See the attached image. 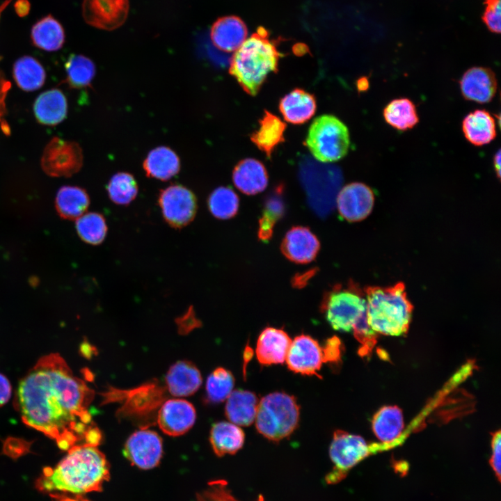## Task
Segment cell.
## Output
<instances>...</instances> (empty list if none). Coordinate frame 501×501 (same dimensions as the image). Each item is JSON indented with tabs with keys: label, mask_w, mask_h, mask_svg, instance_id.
I'll use <instances>...</instances> for the list:
<instances>
[{
	"label": "cell",
	"mask_w": 501,
	"mask_h": 501,
	"mask_svg": "<svg viewBox=\"0 0 501 501\" xmlns=\"http://www.w3.org/2000/svg\"><path fill=\"white\" fill-rule=\"evenodd\" d=\"M163 445L161 437L154 431L141 429L127 439L123 454L131 463L148 470L158 466L162 456Z\"/></svg>",
	"instance_id": "11"
},
{
	"label": "cell",
	"mask_w": 501,
	"mask_h": 501,
	"mask_svg": "<svg viewBox=\"0 0 501 501\" xmlns=\"http://www.w3.org/2000/svg\"><path fill=\"white\" fill-rule=\"evenodd\" d=\"M305 144L313 157L321 162H333L343 158L350 145L347 126L337 117L325 114L311 124Z\"/></svg>",
	"instance_id": "7"
},
{
	"label": "cell",
	"mask_w": 501,
	"mask_h": 501,
	"mask_svg": "<svg viewBox=\"0 0 501 501\" xmlns=\"http://www.w3.org/2000/svg\"><path fill=\"white\" fill-rule=\"evenodd\" d=\"M316 100L313 95L303 89L296 88L280 101L279 109L283 118L294 125L309 120L316 111Z\"/></svg>",
	"instance_id": "24"
},
{
	"label": "cell",
	"mask_w": 501,
	"mask_h": 501,
	"mask_svg": "<svg viewBox=\"0 0 501 501\" xmlns=\"http://www.w3.org/2000/svg\"><path fill=\"white\" fill-rule=\"evenodd\" d=\"M69 84L75 88L88 86L95 74L93 62L83 55L72 54L65 64Z\"/></svg>",
	"instance_id": "36"
},
{
	"label": "cell",
	"mask_w": 501,
	"mask_h": 501,
	"mask_svg": "<svg viewBox=\"0 0 501 501\" xmlns=\"http://www.w3.org/2000/svg\"><path fill=\"white\" fill-rule=\"evenodd\" d=\"M312 167L301 172L302 183L312 210L325 217L335 205L342 180L341 173L333 166L314 164Z\"/></svg>",
	"instance_id": "8"
},
{
	"label": "cell",
	"mask_w": 501,
	"mask_h": 501,
	"mask_svg": "<svg viewBox=\"0 0 501 501\" xmlns=\"http://www.w3.org/2000/svg\"><path fill=\"white\" fill-rule=\"evenodd\" d=\"M234 378L232 372L223 367L215 369L206 383V400L220 403L228 399L233 391Z\"/></svg>",
	"instance_id": "38"
},
{
	"label": "cell",
	"mask_w": 501,
	"mask_h": 501,
	"mask_svg": "<svg viewBox=\"0 0 501 501\" xmlns=\"http://www.w3.org/2000/svg\"><path fill=\"white\" fill-rule=\"evenodd\" d=\"M374 202L372 190L366 184L353 182L337 193L335 205L341 217L349 222L360 221L372 212Z\"/></svg>",
	"instance_id": "14"
},
{
	"label": "cell",
	"mask_w": 501,
	"mask_h": 501,
	"mask_svg": "<svg viewBox=\"0 0 501 501\" xmlns=\"http://www.w3.org/2000/svg\"><path fill=\"white\" fill-rule=\"evenodd\" d=\"M248 30L244 22L238 17L226 16L218 19L210 31L211 40L218 49L235 51L246 40Z\"/></svg>",
	"instance_id": "21"
},
{
	"label": "cell",
	"mask_w": 501,
	"mask_h": 501,
	"mask_svg": "<svg viewBox=\"0 0 501 501\" xmlns=\"http://www.w3.org/2000/svg\"><path fill=\"white\" fill-rule=\"evenodd\" d=\"M129 0H84L83 17L89 25L106 31L121 26L127 19Z\"/></svg>",
	"instance_id": "12"
},
{
	"label": "cell",
	"mask_w": 501,
	"mask_h": 501,
	"mask_svg": "<svg viewBox=\"0 0 501 501\" xmlns=\"http://www.w3.org/2000/svg\"><path fill=\"white\" fill-rule=\"evenodd\" d=\"M12 0H5L1 5H0V18L1 16V14L3 11L6 9V8L9 5ZM1 59V57H0Z\"/></svg>",
	"instance_id": "48"
},
{
	"label": "cell",
	"mask_w": 501,
	"mask_h": 501,
	"mask_svg": "<svg viewBox=\"0 0 501 501\" xmlns=\"http://www.w3.org/2000/svg\"><path fill=\"white\" fill-rule=\"evenodd\" d=\"M500 150H498L493 157V167L498 178L500 177Z\"/></svg>",
	"instance_id": "47"
},
{
	"label": "cell",
	"mask_w": 501,
	"mask_h": 501,
	"mask_svg": "<svg viewBox=\"0 0 501 501\" xmlns=\"http://www.w3.org/2000/svg\"><path fill=\"white\" fill-rule=\"evenodd\" d=\"M341 343L335 336L327 340L323 348L325 363H337L340 358Z\"/></svg>",
	"instance_id": "44"
},
{
	"label": "cell",
	"mask_w": 501,
	"mask_h": 501,
	"mask_svg": "<svg viewBox=\"0 0 501 501\" xmlns=\"http://www.w3.org/2000/svg\"><path fill=\"white\" fill-rule=\"evenodd\" d=\"M383 115L389 125L399 131L412 129L419 122L415 104L406 97L390 102L384 108Z\"/></svg>",
	"instance_id": "33"
},
{
	"label": "cell",
	"mask_w": 501,
	"mask_h": 501,
	"mask_svg": "<svg viewBox=\"0 0 501 501\" xmlns=\"http://www.w3.org/2000/svg\"><path fill=\"white\" fill-rule=\"evenodd\" d=\"M196 413L193 406L182 399L165 401L157 414V423L161 431L172 436L187 432L194 424Z\"/></svg>",
	"instance_id": "16"
},
{
	"label": "cell",
	"mask_w": 501,
	"mask_h": 501,
	"mask_svg": "<svg viewBox=\"0 0 501 501\" xmlns=\"http://www.w3.org/2000/svg\"><path fill=\"white\" fill-rule=\"evenodd\" d=\"M372 429L385 451L401 445L406 438L402 413L397 406L381 408L373 417Z\"/></svg>",
	"instance_id": "19"
},
{
	"label": "cell",
	"mask_w": 501,
	"mask_h": 501,
	"mask_svg": "<svg viewBox=\"0 0 501 501\" xmlns=\"http://www.w3.org/2000/svg\"><path fill=\"white\" fill-rule=\"evenodd\" d=\"M321 309L332 328L343 332L353 331L361 344V356L368 354L376 343V333L369 327L367 319V303L365 293L351 281L347 287L335 286L324 297Z\"/></svg>",
	"instance_id": "3"
},
{
	"label": "cell",
	"mask_w": 501,
	"mask_h": 501,
	"mask_svg": "<svg viewBox=\"0 0 501 501\" xmlns=\"http://www.w3.org/2000/svg\"><path fill=\"white\" fill-rule=\"evenodd\" d=\"M159 203L164 218L174 228H182L189 224L197 210V200L193 193L179 184L162 190Z\"/></svg>",
	"instance_id": "10"
},
{
	"label": "cell",
	"mask_w": 501,
	"mask_h": 501,
	"mask_svg": "<svg viewBox=\"0 0 501 501\" xmlns=\"http://www.w3.org/2000/svg\"><path fill=\"white\" fill-rule=\"evenodd\" d=\"M143 168L150 177L168 180L178 173L180 161L173 150L160 146L149 152L143 162Z\"/></svg>",
	"instance_id": "30"
},
{
	"label": "cell",
	"mask_w": 501,
	"mask_h": 501,
	"mask_svg": "<svg viewBox=\"0 0 501 501\" xmlns=\"http://www.w3.org/2000/svg\"><path fill=\"white\" fill-rule=\"evenodd\" d=\"M223 481L216 482L207 493V501H238L226 488Z\"/></svg>",
	"instance_id": "43"
},
{
	"label": "cell",
	"mask_w": 501,
	"mask_h": 501,
	"mask_svg": "<svg viewBox=\"0 0 501 501\" xmlns=\"http://www.w3.org/2000/svg\"><path fill=\"white\" fill-rule=\"evenodd\" d=\"M289 370L303 375H316L324 362L323 348L307 335H300L292 341L286 359Z\"/></svg>",
	"instance_id": "13"
},
{
	"label": "cell",
	"mask_w": 501,
	"mask_h": 501,
	"mask_svg": "<svg viewBox=\"0 0 501 501\" xmlns=\"http://www.w3.org/2000/svg\"><path fill=\"white\" fill-rule=\"evenodd\" d=\"M33 111L38 121L46 125L61 122L67 116V102L64 94L58 89L42 93L35 100Z\"/></svg>",
	"instance_id": "28"
},
{
	"label": "cell",
	"mask_w": 501,
	"mask_h": 501,
	"mask_svg": "<svg viewBox=\"0 0 501 501\" xmlns=\"http://www.w3.org/2000/svg\"><path fill=\"white\" fill-rule=\"evenodd\" d=\"M89 202L85 190L77 186H65L57 193L56 207L61 217L77 219L85 213Z\"/></svg>",
	"instance_id": "34"
},
{
	"label": "cell",
	"mask_w": 501,
	"mask_h": 501,
	"mask_svg": "<svg viewBox=\"0 0 501 501\" xmlns=\"http://www.w3.org/2000/svg\"><path fill=\"white\" fill-rule=\"evenodd\" d=\"M13 77L21 89L34 91L43 86L46 73L37 59L30 56H24L15 61L13 65Z\"/></svg>",
	"instance_id": "32"
},
{
	"label": "cell",
	"mask_w": 501,
	"mask_h": 501,
	"mask_svg": "<svg viewBox=\"0 0 501 501\" xmlns=\"http://www.w3.org/2000/svg\"><path fill=\"white\" fill-rule=\"evenodd\" d=\"M500 0H488L484 14V20L488 28L494 33L500 32Z\"/></svg>",
	"instance_id": "41"
},
{
	"label": "cell",
	"mask_w": 501,
	"mask_h": 501,
	"mask_svg": "<svg viewBox=\"0 0 501 501\" xmlns=\"http://www.w3.org/2000/svg\"><path fill=\"white\" fill-rule=\"evenodd\" d=\"M239 199L230 187L220 186L210 194L208 207L214 216L220 219H228L237 213Z\"/></svg>",
	"instance_id": "37"
},
{
	"label": "cell",
	"mask_w": 501,
	"mask_h": 501,
	"mask_svg": "<svg viewBox=\"0 0 501 501\" xmlns=\"http://www.w3.org/2000/svg\"><path fill=\"white\" fill-rule=\"evenodd\" d=\"M281 189L278 187L265 200L259 221L258 237L262 241H267L271 239L275 223L284 215L285 205Z\"/></svg>",
	"instance_id": "35"
},
{
	"label": "cell",
	"mask_w": 501,
	"mask_h": 501,
	"mask_svg": "<svg viewBox=\"0 0 501 501\" xmlns=\"http://www.w3.org/2000/svg\"><path fill=\"white\" fill-rule=\"evenodd\" d=\"M500 431H495L492 435L491 450L492 454L490 459V465L493 470L499 482L501 479V438Z\"/></svg>",
	"instance_id": "42"
},
{
	"label": "cell",
	"mask_w": 501,
	"mask_h": 501,
	"mask_svg": "<svg viewBox=\"0 0 501 501\" xmlns=\"http://www.w3.org/2000/svg\"><path fill=\"white\" fill-rule=\"evenodd\" d=\"M268 180L265 166L252 158L240 161L232 173L234 184L246 195H255L263 191L268 185Z\"/></svg>",
	"instance_id": "22"
},
{
	"label": "cell",
	"mask_w": 501,
	"mask_h": 501,
	"mask_svg": "<svg viewBox=\"0 0 501 501\" xmlns=\"http://www.w3.org/2000/svg\"><path fill=\"white\" fill-rule=\"evenodd\" d=\"M282 56L268 31L260 27L235 51L229 72L246 93L254 96L268 76L278 71Z\"/></svg>",
	"instance_id": "4"
},
{
	"label": "cell",
	"mask_w": 501,
	"mask_h": 501,
	"mask_svg": "<svg viewBox=\"0 0 501 501\" xmlns=\"http://www.w3.org/2000/svg\"><path fill=\"white\" fill-rule=\"evenodd\" d=\"M257 501H264L262 495H260Z\"/></svg>",
	"instance_id": "49"
},
{
	"label": "cell",
	"mask_w": 501,
	"mask_h": 501,
	"mask_svg": "<svg viewBox=\"0 0 501 501\" xmlns=\"http://www.w3.org/2000/svg\"><path fill=\"white\" fill-rule=\"evenodd\" d=\"M11 392L12 388L8 379L0 373V407L9 401Z\"/></svg>",
	"instance_id": "45"
},
{
	"label": "cell",
	"mask_w": 501,
	"mask_h": 501,
	"mask_svg": "<svg viewBox=\"0 0 501 501\" xmlns=\"http://www.w3.org/2000/svg\"><path fill=\"white\" fill-rule=\"evenodd\" d=\"M94 392L56 353L41 357L20 380L14 406L23 422L67 450L92 428Z\"/></svg>",
	"instance_id": "1"
},
{
	"label": "cell",
	"mask_w": 501,
	"mask_h": 501,
	"mask_svg": "<svg viewBox=\"0 0 501 501\" xmlns=\"http://www.w3.org/2000/svg\"><path fill=\"white\" fill-rule=\"evenodd\" d=\"M31 38L38 48L54 51L63 47L65 32L60 22L49 15L41 18L33 26Z\"/></svg>",
	"instance_id": "31"
},
{
	"label": "cell",
	"mask_w": 501,
	"mask_h": 501,
	"mask_svg": "<svg viewBox=\"0 0 501 501\" xmlns=\"http://www.w3.org/2000/svg\"><path fill=\"white\" fill-rule=\"evenodd\" d=\"M462 131L468 142L475 146H482L496 137L495 120L486 110L476 109L463 118Z\"/></svg>",
	"instance_id": "25"
},
{
	"label": "cell",
	"mask_w": 501,
	"mask_h": 501,
	"mask_svg": "<svg viewBox=\"0 0 501 501\" xmlns=\"http://www.w3.org/2000/svg\"><path fill=\"white\" fill-rule=\"evenodd\" d=\"M299 415V406L294 396L283 392H272L259 401L255 427L267 439L278 442L297 428Z\"/></svg>",
	"instance_id": "6"
},
{
	"label": "cell",
	"mask_w": 501,
	"mask_h": 501,
	"mask_svg": "<svg viewBox=\"0 0 501 501\" xmlns=\"http://www.w3.org/2000/svg\"><path fill=\"white\" fill-rule=\"evenodd\" d=\"M372 454H374L372 444L368 445L363 438L336 430L329 447V456L334 467L326 476V482H340L350 469Z\"/></svg>",
	"instance_id": "9"
},
{
	"label": "cell",
	"mask_w": 501,
	"mask_h": 501,
	"mask_svg": "<svg viewBox=\"0 0 501 501\" xmlns=\"http://www.w3.org/2000/svg\"><path fill=\"white\" fill-rule=\"evenodd\" d=\"M463 97L469 101L484 104L491 102L497 91L495 73L488 68L473 67L466 70L460 82Z\"/></svg>",
	"instance_id": "17"
},
{
	"label": "cell",
	"mask_w": 501,
	"mask_h": 501,
	"mask_svg": "<svg viewBox=\"0 0 501 501\" xmlns=\"http://www.w3.org/2000/svg\"><path fill=\"white\" fill-rule=\"evenodd\" d=\"M292 341L283 329L265 328L257 341L255 353L257 360L263 365L284 363Z\"/></svg>",
	"instance_id": "20"
},
{
	"label": "cell",
	"mask_w": 501,
	"mask_h": 501,
	"mask_svg": "<svg viewBox=\"0 0 501 501\" xmlns=\"http://www.w3.org/2000/svg\"><path fill=\"white\" fill-rule=\"evenodd\" d=\"M245 434L237 425L229 422L215 423L211 429L209 440L218 456L234 454L244 445Z\"/></svg>",
	"instance_id": "29"
},
{
	"label": "cell",
	"mask_w": 501,
	"mask_h": 501,
	"mask_svg": "<svg viewBox=\"0 0 501 501\" xmlns=\"http://www.w3.org/2000/svg\"><path fill=\"white\" fill-rule=\"evenodd\" d=\"M49 145L42 161L47 173L53 176H70L80 169L82 154L77 144L56 140Z\"/></svg>",
	"instance_id": "15"
},
{
	"label": "cell",
	"mask_w": 501,
	"mask_h": 501,
	"mask_svg": "<svg viewBox=\"0 0 501 501\" xmlns=\"http://www.w3.org/2000/svg\"><path fill=\"white\" fill-rule=\"evenodd\" d=\"M76 228L79 237L86 243L97 245L104 239L107 227L104 217L95 212L84 214L77 219Z\"/></svg>",
	"instance_id": "39"
},
{
	"label": "cell",
	"mask_w": 501,
	"mask_h": 501,
	"mask_svg": "<svg viewBox=\"0 0 501 501\" xmlns=\"http://www.w3.org/2000/svg\"><path fill=\"white\" fill-rule=\"evenodd\" d=\"M286 124L277 116L265 111L259 127L250 135L251 141L270 157L275 148L285 141Z\"/></svg>",
	"instance_id": "26"
},
{
	"label": "cell",
	"mask_w": 501,
	"mask_h": 501,
	"mask_svg": "<svg viewBox=\"0 0 501 501\" xmlns=\"http://www.w3.org/2000/svg\"><path fill=\"white\" fill-rule=\"evenodd\" d=\"M364 293L367 319L372 331L389 336H400L408 331L413 306L403 283L385 287L369 286Z\"/></svg>",
	"instance_id": "5"
},
{
	"label": "cell",
	"mask_w": 501,
	"mask_h": 501,
	"mask_svg": "<svg viewBox=\"0 0 501 501\" xmlns=\"http://www.w3.org/2000/svg\"><path fill=\"white\" fill-rule=\"evenodd\" d=\"M320 248L317 237L303 226L291 228L285 234L280 249L290 261L297 264H308L313 261Z\"/></svg>",
	"instance_id": "18"
},
{
	"label": "cell",
	"mask_w": 501,
	"mask_h": 501,
	"mask_svg": "<svg viewBox=\"0 0 501 501\" xmlns=\"http://www.w3.org/2000/svg\"><path fill=\"white\" fill-rule=\"evenodd\" d=\"M15 8L19 16H24L29 13L30 5L27 0H18L15 4Z\"/></svg>",
	"instance_id": "46"
},
{
	"label": "cell",
	"mask_w": 501,
	"mask_h": 501,
	"mask_svg": "<svg viewBox=\"0 0 501 501\" xmlns=\"http://www.w3.org/2000/svg\"><path fill=\"white\" fill-rule=\"evenodd\" d=\"M166 381L169 392L175 397H186L194 394L202 383L198 369L191 362L182 360L173 364L168 369Z\"/></svg>",
	"instance_id": "23"
},
{
	"label": "cell",
	"mask_w": 501,
	"mask_h": 501,
	"mask_svg": "<svg viewBox=\"0 0 501 501\" xmlns=\"http://www.w3.org/2000/svg\"><path fill=\"white\" fill-rule=\"evenodd\" d=\"M97 445H73L54 468H45L36 486L44 491H65L75 494L102 490L109 479V465Z\"/></svg>",
	"instance_id": "2"
},
{
	"label": "cell",
	"mask_w": 501,
	"mask_h": 501,
	"mask_svg": "<svg viewBox=\"0 0 501 501\" xmlns=\"http://www.w3.org/2000/svg\"><path fill=\"white\" fill-rule=\"evenodd\" d=\"M258 403L253 392L234 390L226 399L225 415L230 422L237 426H249L255 421Z\"/></svg>",
	"instance_id": "27"
},
{
	"label": "cell",
	"mask_w": 501,
	"mask_h": 501,
	"mask_svg": "<svg viewBox=\"0 0 501 501\" xmlns=\"http://www.w3.org/2000/svg\"><path fill=\"white\" fill-rule=\"evenodd\" d=\"M107 191L111 200L118 205H127L136 196L138 186L134 177L127 173H118L110 180Z\"/></svg>",
	"instance_id": "40"
}]
</instances>
